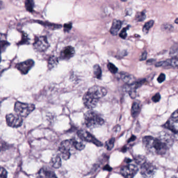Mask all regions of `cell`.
<instances>
[{
	"mask_svg": "<svg viewBox=\"0 0 178 178\" xmlns=\"http://www.w3.org/2000/svg\"><path fill=\"white\" fill-rule=\"evenodd\" d=\"M143 144L146 151L154 155H163L172 146L174 139L167 133H161L158 137L146 136L143 139Z\"/></svg>",
	"mask_w": 178,
	"mask_h": 178,
	"instance_id": "obj_1",
	"label": "cell"
},
{
	"mask_svg": "<svg viewBox=\"0 0 178 178\" xmlns=\"http://www.w3.org/2000/svg\"><path fill=\"white\" fill-rule=\"evenodd\" d=\"M107 93L106 89L103 87H92L83 97L84 106L88 109H93L97 106L99 99L106 95Z\"/></svg>",
	"mask_w": 178,
	"mask_h": 178,
	"instance_id": "obj_2",
	"label": "cell"
},
{
	"mask_svg": "<svg viewBox=\"0 0 178 178\" xmlns=\"http://www.w3.org/2000/svg\"><path fill=\"white\" fill-rule=\"evenodd\" d=\"M84 123L89 128H95L104 123V119L94 111H89L84 114Z\"/></svg>",
	"mask_w": 178,
	"mask_h": 178,
	"instance_id": "obj_3",
	"label": "cell"
},
{
	"mask_svg": "<svg viewBox=\"0 0 178 178\" xmlns=\"http://www.w3.org/2000/svg\"><path fill=\"white\" fill-rule=\"evenodd\" d=\"M76 141L74 139H67L63 141L60 144L59 151L62 158L64 160H68L71 156L72 149H75L74 145Z\"/></svg>",
	"mask_w": 178,
	"mask_h": 178,
	"instance_id": "obj_4",
	"label": "cell"
},
{
	"mask_svg": "<svg viewBox=\"0 0 178 178\" xmlns=\"http://www.w3.org/2000/svg\"><path fill=\"white\" fill-rule=\"evenodd\" d=\"M35 109L33 104L22 103L16 102L14 106V111L16 114L22 118H26L31 114Z\"/></svg>",
	"mask_w": 178,
	"mask_h": 178,
	"instance_id": "obj_5",
	"label": "cell"
},
{
	"mask_svg": "<svg viewBox=\"0 0 178 178\" xmlns=\"http://www.w3.org/2000/svg\"><path fill=\"white\" fill-rule=\"evenodd\" d=\"M157 168L152 163L146 161L141 166L140 173L145 178L153 177L156 174Z\"/></svg>",
	"mask_w": 178,
	"mask_h": 178,
	"instance_id": "obj_6",
	"label": "cell"
},
{
	"mask_svg": "<svg viewBox=\"0 0 178 178\" xmlns=\"http://www.w3.org/2000/svg\"><path fill=\"white\" fill-rule=\"evenodd\" d=\"M77 134L78 137L81 139L82 141L93 143L94 145L99 147L103 145V144L100 141L97 139L93 135H92L90 133L86 130H79V131L77 132Z\"/></svg>",
	"mask_w": 178,
	"mask_h": 178,
	"instance_id": "obj_7",
	"label": "cell"
},
{
	"mask_svg": "<svg viewBox=\"0 0 178 178\" xmlns=\"http://www.w3.org/2000/svg\"><path fill=\"white\" fill-rule=\"evenodd\" d=\"M6 121L8 126L12 128H18L22 125V118L17 114H8L6 116Z\"/></svg>",
	"mask_w": 178,
	"mask_h": 178,
	"instance_id": "obj_8",
	"label": "cell"
},
{
	"mask_svg": "<svg viewBox=\"0 0 178 178\" xmlns=\"http://www.w3.org/2000/svg\"><path fill=\"white\" fill-rule=\"evenodd\" d=\"M49 47V43L47 38L45 36H40L37 38L33 43V48L36 51L39 52L44 51Z\"/></svg>",
	"mask_w": 178,
	"mask_h": 178,
	"instance_id": "obj_9",
	"label": "cell"
},
{
	"mask_svg": "<svg viewBox=\"0 0 178 178\" xmlns=\"http://www.w3.org/2000/svg\"><path fill=\"white\" fill-rule=\"evenodd\" d=\"M138 170L137 166L131 164L123 167L120 170V173L125 178H133L138 172Z\"/></svg>",
	"mask_w": 178,
	"mask_h": 178,
	"instance_id": "obj_10",
	"label": "cell"
},
{
	"mask_svg": "<svg viewBox=\"0 0 178 178\" xmlns=\"http://www.w3.org/2000/svg\"><path fill=\"white\" fill-rule=\"evenodd\" d=\"M146 82L145 79H142L136 82H134L131 84H127L126 87V91L128 92L131 98L134 99L136 97V89L143 85Z\"/></svg>",
	"mask_w": 178,
	"mask_h": 178,
	"instance_id": "obj_11",
	"label": "cell"
},
{
	"mask_svg": "<svg viewBox=\"0 0 178 178\" xmlns=\"http://www.w3.org/2000/svg\"><path fill=\"white\" fill-rule=\"evenodd\" d=\"M34 64L35 63L32 60H28L24 62L18 63L16 65V67L22 74H26L33 67Z\"/></svg>",
	"mask_w": 178,
	"mask_h": 178,
	"instance_id": "obj_12",
	"label": "cell"
},
{
	"mask_svg": "<svg viewBox=\"0 0 178 178\" xmlns=\"http://www.w3.org/2000/svg\"><path fill=\"white\" fill-rule=\"evenodd\" d=\"M156 67H170L173 68L178 69V58H172V59H168L163 61L156 63Z\"/></svg>",
	"mask_w": 178,
	"mask_h": 178,
	"instance_id": "obj_13",
	"label": "cell"
},
{
	"mask_svg": "<svg viewBox=\"0 0 178 178\" xmlns=\"http://www.w3.org/2000/svg\"><path fill=\"white\" fill-rule=\"evenodd\" d=\"M75 53L74 48L72 46L65 47L60 54V59L62 60H69L74 57Z\"/></svg>",
	"mask_w": 178,
	"mask_h": 178,
	"instance_id": "obj_14",
	"label": "cell"
},
{
	"mask_svg": "<svg viewBox=\"0 0 178 178\" xmlns=\"http://www.w3.org/2000/svg\"><path fill=\"white\" fill-rule=\"evenodd\" d=\"M38 177L40 178H56L54 172L52 171L49 170L45 168L40 169L38 173Z\"/></svg>",
	"mask_w": 178,
	"mask_h": 178,
	"instance_id": "obj_15",
	"label": "cell"
},
{
	"mask_svg": "<svg viewBox=\"0 0 178 178\" xmlns=\"http://www.w3.org/2000/svg\"><path fill=\"white\" fill-rule=\"evenodd\" d=\"M122 25V22L119 20H114L111 28L110 29V32L111 35L116 36L118 34L119 30L120 29Z\"/></svg>",
	"mask_w": 178,
	"mask_h": 178,
	"instance_id": "obj_16",
	"label": "cell"
},
{
	"mask_svg": "<svg viewBox=\"0 0 178 178\" xmlns=\"http://www.w3.org/2000/svg\"><path fill=\"white\" fill-rule=\"evenodd\" d=\"M141 104L138 101L134 102L131 108V115L133 118H136L138 116L141 110Z\"/></svg>",
	"mask_w": 178,
	"mask_h": 178,
	"instance_id": "obj_17",
	"label": "cell"
},
{
	"mask_svg": "<svg viewBox=\"0 0 178 178\" xmlns=\"http://www.w3.org/2000/svg\"><path fill=\"white\" fill-rule=\"evenodd\" d=\"M51 163L54 168H60L62 165V161L60 156L58 155H55L53 156L51 160Z\"/></svg>",
	"mask_w": 178,
	"mask_h": 178,
	"instance_id": "obj_18",
	"label": "cell"
},
{
	"mask_svg": "<svg viewBox=\"0 0 178 178\" xmlns=\"http://www.w3.org/2000/svg\"><path fill=\"white\" fill-rule=\"evenodd\" d=\"M121 79L124 81V82L126 83L127 84H131L134 82L135 78L132 75L129 74L127 73H120Z\"/></svg>",
	"mask_w": 178,
	"mask_h": 178,
	"instance_id": "obj_19",
	"label": "cell"
},
{
	"mask_svg": "<svg viewBox=\"0 0 178 178\" xmlns=\"http://www.w3.org/2000/svg\"><path fill=\"white\" fill-rule=\"evenodd\" d=\"M169 55L172 58H178V43H175L171 46Z\"/></svg>",
	"mask_w": 178,
	"mask_h": 178,
	"instance_id": "obj_20",
	"label": "cell"
},
{
	"mask_svg": "<svg viewBox=\"0 0 178 178\" xmlns=\"http://www.w3.org/2000/svg\"><path fill=\"white\" fill-rule=\"evenodd\" d=\"M58 63V59L57 57L51 56L48 60V67L49 69H52Z\"/></svg>",
	"mask_w": 178,
	"mask_h": 178,
	"instance_id": "obj_21",
	"label": "cell"
},
{
	"mask_svg": "<svg viewBox=\"0 0 178 178\" xmlns=\"http://www.w3.org/2000/svg\"><path fill=\"white\" fill-rule=\"evenodd\" d=\"M94 76L97 79H101L102 77V69L99 65L95 64L93 67Z\"/></svg>",
	"mask_w": 178,
	"mask_h": 178,
	"instance_id": "obj_22",
	"label": "cell"
},
{
	"mask_svg": "<svg viewBox=\"0 0 178 178\" xmlns=\"http://www.w3.org/2000/svg\"><path fill=\"white\" fill-rule=\"evenodd\" d=\"M26 9L29 12H32L33 11L35 3L33 0H26L25 2Z\"/></svg>",
	"mask_w": 178,
	"mask_h": 178,
	"instance_id": "obj_23",
	"label": "cell"
},
{
	"mask_svg": "<svg viewBox=\"0 0 178 178\" xmlns=\"http://www.w3.org/2000/svg\"><path fill=\"white\" fill-rule=\"evenodd\" d=\"M163 126L166 129H169V130H170L173 133H178V130L176 129L175 126L173 125L171 120H169V121L167 122L166 123L163 125Z\"/></svg>",
	"mask_w": 178,
	"mask_h": 178,
	"instance_id": "obj_24",
	"label": "cell"
},
{
	"mask_svg": "<svg viewBox=\"0 0 178 178\" xmlns=\"http://www.w3.org/2000/svg\"><path fill=\"white\" fill-rule=\"evenodd\" d=\"M154 24V21L153 20H149L147 22H146L143 27V32L144 34H147L149 29L153 27Z\"/></svg>",
	"mask_w": 178,
	"mask_h": 178,
	"instance_id": "obj_25",
	"label": "cell"
},
{
	"mask_svg": "<svg viewBox=\"0 0 178 178\" xmlns=\"http://www.w3.org/2000/svg\"><path fill=\"white\" fill-rule=\"evenodd\" d=\"M134 160L138 165L141 166L146 161V159L145 157L141 155H138L134 157Z\"/></svg>",
	"mask_w": 178,
	"mask_h": 178,
	"instance_id": "obj_26",
	"label": "cell"
},
{
	"mask_svg": "<svg viewBox=\"0 0 178 178\" xmlns=\"http://www.w3.org/2000/svg\"><path fill=\"white\" fill-rule=\"evenodd\" d=\"M115 141V139L113 137V138H111V139H108L106 142L105 147L108 151H111L114 147Z\"/></svg>",
	"mask_w": 178,
	"mask_h": 178,
	"instance_id": "obj_27",
	"label": "cell"
},
{
	"mask_svg": "<svg viewBox=\"0 0 178 178\" xmlns=\"http://www.w3.org/2000/svg\"><path fill=\"white\" fill-rule=\"evenodd\" d=\"M135 18L136 21L138 22H143L146 18V15L145 13H144L143 12L138 13L136 15Z\"/></svg>",
	"mask_w": 178,
	"mask_h": 178,
	"instance_id": "obj_28",
	"label": "cell"
},
{
	"mask_svg": "<svg viewBox=\"0 0 178 178\" xmlns=\"http://www.w3.org/2000/svg\"><path fill=\"white\" fill-rule=\"evenodd\" d=\"M107 67L109 71L111 72V73L115 74V73H116L117 72H118L117 67L111 63H109L107 65Z\"/></svg>",
	"mask_w": 178,
	"mask_h": 178,
	"instance_id": "obj_29",
	"label": "cell"
},
{
	"mask_svg": "<svg viewBox=\"0 0 178 178\" xmlns=\"http://www.w3.org/2000/svg\"><path fill=\"white\" fill-rule=\"evenodd\" d=\"M9 43L7 41H5L4 40L0 41V53L5 51Z\"/></svg>",
	"mask_w": 178,
	"mask_h": 178,
	"instance_id": "obj_30",
	"label": "cell"
},
{
	"mask_svg": "<svg viewBox=\"0 0 178 178\" xmlns=\"http://www.w3.org/2000/svg\"><path fill=\"white\" fill-rule=\"evenodd\" d=\"M170 120L173 122L178 123V109L172 114L171 116Z\"/></svg>",
	"mask_w": 178,
	"mask_h": 178,
	"instance_id": "obj_31",
	"label": "cell"
},
{
	"mask_svg": "<svg viewBox=\"0 0 178 178\" xmlns=\"http://www.w3.org/2000/svg\"><path fill=\"white\" fill-rule=\"evenodd\" d=\"M74 147H75V149L78 151H81L84 149L85 145L81 142H79L76 141L75 145H74Z\"/></svg>",
	"mask_w": 178,
	"mask_h": 178,
	"instance_id": "obj_32",
	"label": "cell"
},
{
	"mask_svg": "<svg viewBox=\"0 0 178 178\" xmlns=\"http://www.w3.org/2000/svg\"><path fill=\"white\" fill-rule=\"evenodd\" d=\"M8 172L5 168L0 167V178H7Z\"/></svg>",
	"mask_w": 178,
	"mask_h": 178,
	"instance_id": "obj_33",
	"label": "cell"
},
{
	"mask_svg": "<svg viewBox=\"0 0 178 178\" xmlns=\"http://www.w3.org/2000/svg\"><path fill=\"white\" fill-rule=\"evenodd\" d=\"M129 27H130V26H128V27H127L124 28V29L122 30V31H121L120 33V34H119V36H120L121 38H122V39H125V38L127 37V30L128 29Z\"/></svg>",
	"mask_w": 178,
	"mask_h": 178,
	"instance_id": "obj_34",
	"label": "cell"
},
{
	"mask_svg": "<svg viewBox=\"0 0 178 178\" xmlns=\"http://www.w3.org/2000/svg\"><path fill=\"white\" fill-rule=\"evenodd\" d=\"M161 28L165 30H168V31H171L173 29V27L172 25H170V24H165L161 26Z\"/></svg>",
	"mask_w": 178,
	"mask_h": 178,
	"instance_id": "obj_35",
	"label": "cell"
},
{
	"mask_svg": "<svg viewBox=\"0 0 178 178\" xmlns=\"http://www.w3.org/2000/svg\"><path fill=\"white\" fill-rule=\"evenodd\" d=\"M72 28V24L71 22L65 24L64 25V31L65 32H68Z\"/></svg>",
	"mask_w": 178,
	"mask_h": 178,
	"instance_id": "obj_36",
	"label": "cell"
},
{
	"mask_svg": "<svg viewBox=\"0 0 178 178\" xmlns=\"http://www.w3.org/2000/svg\"><path fill=\"white\" fill-rule=\"evenodd\" d=\"M161 99V95L159 93H157L152 97V100L154 102H157Z\"/></svg>",
	"mask_w": 178,
	"mask_h": 178,
	"instance_id": "obj_37",
	"label": "cell"
},
{
	"mask_svg": "<svg viewBox=\"0 0 178 178\" xmlns=\"http://www.w3.org/2000/svg\"><path fill=\"white\" fill-rule=\"evenodd\" d=\"M166 79V76L165 75L163 74V73H161V74L159 75V76L158 77V78H157V81L158 83H161L162 82H163Z\"/></svg>",
	"mask_w": 178,
	"mask_h": 178,
	"instance_id": "obj_38",
	"label": "cell"
},
{
	"mask_svg": "<svg viewBox=\"0 0 178 178\" xmlns=\"http://www.w3.org/2000/svg\"><path fill=\"white\" fill-rule=\"evenodd\" d=\"M147 53L146 51H145L144 52L142 53V54L141 55V57L140 59V61H144V60H145L147 58Z\"/></svg>",
	"mask_w": 178,
	"mask_h": 178,
	"instance_id": "obj_39",
	"label": "cell"
},
{
	"mask_svg": "<svg viewBox=\"0 0 178 178\" xmlns=\"http://www.w3.org/2000/svg\"><path fill=\"white\" fill-rule=\"evenodd\" d=\"M28 41V38L27 37V35H26V34H23V37H22V41H21L20 44H22V43H26V42H27Z\"/></svg>",
	"mask_w": 178,
	"mask_h": 178,
	"instance_id": "obj_40",
	"label": "cell"
},
{
	"mask_svg": "<svg viewBox=\"0 0 178 178\" xmlns=\"http://www.w3.org/2000/svg\"><path fill=\"white\" fill-rule=\"evenodd\" d=\"M136 139V136H131V138L129 139L128 140V143L129 142H130L131 141H134V140H135Z\"/></svg>",
	"mask_w": 178,
	"mask_h": 178,
	"instance_id": "obj_41",
	"label": "cell"
},
{
	"mask_svg": "<svg viewBox=\"0 0 178 178\" xmlns=\"http://www.w3.org/2000/svg\"><path fill=\"white\" fill-rule=\"evenodd\" d=\"M155 61V60H148V61H147V63H148H148H149V64H151V63H153V62H154Z\"/></svg>",
	"mask_w": 178,
	"mask_h": 178,
	"instance_id": "obj_42",
	"label": "cell"
},
{
	"mask_svg": "<svg viewBox=\"0 0 178 178\" xmlns=\"http://www.w3.org/2000/svg\"><path fill=\"white\" fill-rule=\"evenodd\" d=\"M104 169H106V170L111 171V168L110 167H109L108 166H106L105 168H104Z\"/></svg>",
	"mask_w": 178,
	"mask_h": 178,
	"instance_id": "obj_43",
	"label": "cell"
},
{
	"mask_svg": "<svg viewBox=\"0 0 178 178\" xmlns=\"http://www.w3.org/2000/svg\"><path fill=\"white\" fill-rule=\"evenodd\" d=\"M3 71H4V69L0 67V77L1 76V75L2 74Z\"/></svg>",
	"mask_w": 178,
	"mask_h": 178,
	"instance_id": "obj_44",
	"label": "cell"
},
{
	"mask_svg": "<svg viewBox=\"0 0 178 178\" xmlns=\"http://www.w3.org/2000/svg\"><path fill=\"white\" fill-rule=\"evenodd\" d=\"M3 3L0 1V10L1 9V8H2Z\"/></svg>",
	"mask_w": 178,
	"mask_h": 178,
	"instance_id": "obj_45",
	"label": "cell"
},
{
	"mask_svg": "<svg viewBox=\"0 0 178 178\" xmlns=\"http://www.w3.org/2000/svg\"><path fill=\"white\" fill-rule=\"evenodd\" d=\"M175 22L176 23V24H178V18H176V20H175Z\"/></svg>",
	"mask_w": 178,
	"mask_h": 178,
	"instance_id": "obj_46",
	"label": "cell"
},
{
	"mask_svg": "<svg viewBox=\"0 0 178 178\" xmlns=\"http://www.w3.org/2000/svg\"><path fill=\"white\" fill-rule=\"evenodd\" d=\"M121 1H123V2H126V1H127V0H121Z\"/></svg>",
	"mask_w": 178,
	"mask_h": 178,
	"instance_id": "obj_47",
	"label": "cell"
},
{
	"mask_svg": "<svg viewBox=\"0 0 178 178\" xmlns=\"http://www.w3.org/2000/svg\"><path fill=\"white\" fill-rule=\"evenodd\" d=\"M0 54H1V53H0ZM1 55H0V62H1Z\"/></svg>",
	"mask_w": 178,
	"mask_h": 178,
	"instance_id": "obj_48",
	"label": "cell"
}]
</instances>
